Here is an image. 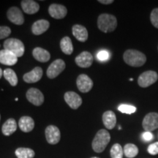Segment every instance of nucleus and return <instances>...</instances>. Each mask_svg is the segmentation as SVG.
<instances>
[{"label":"nucleus","mask_w":158,"mask_h":158,"mask_svg":"<svg viewBox=\"0 0 158 158\" xmlns=\"http://www.w3.org/2000/svg\"><path fill=\"white\" fill-rule=\"evenodd\" d=\"M102 122L108 130H112L116 124V116L112 110H107L102 114Z\"/></svg>","instance_id":"obj_21"},{"label":"nucleus","mask_w":158,"mask_h":158,"mask_svg":"<svg viewBox=\"0 0 158 158\" xmlns=\"http://www.w3.org/2000/svg\"><path fill=\"white\" fill-rule=\"evenodd\" d=\"M21 6L23 11L29 15L35 14L40 10L39 4L33 0H23L21 2Z\"/></svg>","instance_id":"obj_19"},{"label":"nucleus","mask_w":158,"mask_h":158,"mask_svg":"<svg viewBox=\"0 0 158 158\" xmlns=\"http://www.w3.org/2000/svg\"><path fill=\"white\" fill-rule=\"evenodd\" d=\"M110 157L111 158H123L124 151L119 143H115L110 149Z\"/></svg>","instance_id":"obj_28"},{"label":"nucleus","mask_w":158,"mask_h":158,"mask_svg":"<svg viewBox=\"0 0 158 158\" xmlns=\"http://www.w3.org/2000/svg\"><path fill=\"white\" fill-rule=\"evenodd\" d=\"M11 34V29L7 26H0V40L7 38Z\"/></svg>","instance_id":"obj_30"},{"label":"nucleus","mask_w":158,"mask_h":158,"mask_svg":"<svg viewBox=\"0 0 158 158\" xmlns=\"http://www.w3.org/2000/svg\"><path fill=\"white\" fill-rule=\"evenodd\" d=\"M150 21L155 28L158 29V8L154 9L150 15Z\"/></svg>","instance_id":"obj_31"},{"label":"nucleus","mask_w":158,"mask_h":158,"mask_svg":"<svg viewBox=\"0 0 158 158\" xmlns=\"http://www.w3.org/2000/svg\"><path fill=\"white\" fill-rule=\"evenodd\" d=\"M33 57L40 62H47L50 60L51 54L48 51L44 48L37 47L32 51Z\"/></svg>","instance_id":"obj_22"},{"label":"nucleus","mask_w":158,"mask_h":158,"mask_svg":"<svg viewBox=\"0 0 158 158\" xmlns=\"http://www.w3.org/2000/svg\"><path fill=\"white\" fill-rule=\"evenodd\" d=\"M118 110L123 114H131L136 111V108L133 106H130V105L122 104L118 107Z\"/></svg>","instance_id":"obj_29"},{"label":"nucleus","mask_w":158,"mask_h":158,"mask_svg":"<svg viewBox=\"0 0 158 158\" xmlns=\"http://www.w3.org/2000/svg\"><path fill=\"white\" fill-rule=\"evenodd\" d=\"M66 103L73 110H76L81 106L82 98L75 92H67L64 95Z\"/></svg>","instance_id":"obj_13"},{"label":"nucleus","mask_w":158,"mask_h":158,"mask_svg":"<svg viewBox=\"0 0 158 158\" xmlns=\"http://www.w3.org/2000/svg\"><path fill=\"white\" fill-rule=\"evenodd\" d=\"M18 62V57L10 51L0 50V63L7 66H13Z\"/></svg>","instance_id":"obj_16"},{"label":"nucleus","mask_w":158,"mask_h":158,"mask_svg":"<svg viewBox=\"0 0 158 158\" xmlns=\"http://www.w3.org/2000/svg\"><path fill=\"white\" fill-rule=\"evenodd\" d=\"M4 49L7 50L10 52L13 53L18 58L21 57L24 54L25 52V46L23 42L17 38L7 39L3 43Z\"/></svg>","instance_id":"obj_4"},{"label":"nucleus","mask_w":158,"mask_h":158,"mask_svg":"<svg viewBox=\"0 0 158 158\" xmlns=\"http://www.w3.org/2000/svg\"><path fill=\"white\" fill-rule=\"evenodd\" d=\"M76 85L81 92L87 93L93 87V81L87 75L81 74L77 78Z\"/></svg>","instance_id":"obj_10"},{"label":"nucleus","mask_w":158,"mask_h":158,"mask_svg":"<svg viewBox=\"0 0 158 158\" xmlns=\"http://www.w3.org/2000/svg\"><path fill=\"white\" fill-rule=\"evenodd\" d=\"M20 130L23 133H29L35 127V121L33 118L28 116H24L20 118L19 122Z\"/></svg>","instance_id":"obj_20"},{"label":"nucleus","mask_w":158,"mask_h":158,"mask_svg":"<svg viewBox=\"0 0 158 158\" xmlns=\"http://www.w3.org/2000/svg\"><path fill=\"white\" fill-rule=\"evenodd\" d=\"M123 59L126 64L134 68L143 66L147 61L145 54L134 49H128L124 53Z\"/></svg>","instance_id":"obj_1"},{"label":"nucleus","mask_w":158,"mask_h":158,"mask_svg":"<svg viewBox=\"0 0 158 158\" xmlns=\"http://www.w3.org/2000/svg\"><path fill=\"white\" fill-rule=\"evenodd\" d=\"M48 13L55 19H62L68 14V9L59 4H51L48 7Z\"/></svg>","instance_id":"obj_14"},{"label":"nucleus","mask_w":158,"mask_h":158,"mask_svg":"<svg viewBox=\"0 0 158 158\" xmlns=\"http://www.w3.org/2000/svg\"><path fill=\"white\" fill-rule=\"evenodd\" d=\"M43 75V70L40 67H36L31 70L30 72L27 73L23 75V79L26 83L28 84H33L39 81L42 78Z\"/></svg>","instance_id":"obj_15"},{"label":"nucleus","mask_w":158,"mask_h":158,"mask_svg":"<svg viewBox=\"0 0 158 158\" xmlns=\"http://www.w3.org/2000/svg\"><path fill=\"white\" fill-rule=\"evenodd\" d=\"M26 97L28 101L34 106H40L44 102V95L38 89L30 88L27 92Z\"/></svg>","instance_id":"obj_8"},{"label":"nucleus","mask_w":158,"mask_h":158,"mask_svg":"<svg viewBox=\"0 0 158 158\" xmlns=\"http://www.w3.org/2000/svg\"><path fill=\"white\" fill-rule=\"evenodd\" d=\"M0 47H1V45H0Z\"/></svg>","instance_id":"obj_39"},{"label":"nucleus","mask_w":158,"mask_h":158,"mask_svg":"<svg viewBox=\"0 0 158 158\" xmlns=\"http://www.w3.org/2000/svg\"><path fill=\"white\" fill-rule=\"evenodd\" d=\"M3 76V70H2V68H0V79H1L2 77Z\"/></svg>","instance_id":"obj_36"},{"label":"nucleus","mask_w":158,"mask_h":158,"mask_svg":"<svg viewBox=\"0 0 158 158\" xmlns=\"http://www.w3.org/2000/svg\"><path fill=\"white\" fill-rule=\"evenodd\" d=\"M110 58V54L108 53V51L106 50H102L99 51L97 54V59H98L100 62H106Z\"/></svg>","instance_id":"obj_32"},{"label":"nucleus","mask_w":158,"mask_h":158,"mask_svg":"<svg viewBox=\"0 0 158 158\" xmlns=\"http://www.w3.org/2000/svg\"><path fill=\"white\" fill-rule=\"evenodd\" d=\"M93 60V56L89 51H83L75 59L76 64L82 68H88L92 66Z\"/></svg>","instance_id":"obj_12"},{"label":"nucleus","mask_w":158,"mask_h":158,"mask_svg":"<svg viewBox=\"0 0 158 158\" xmlns=\"http://www.w3.org/2000/svg\"><path fill=\"white\" fill-rule=\"evenodd\" d=\"M124 155L128 158H133L138 154V149L135 144L127 143L123 149Z\"/></svg>","instance_id":"obj_27"},{"label":"nucleus","mask_w":158,"mask_h":158,"mask_svg":"<svg viewBox=\"0 0 158 158\" xmlns=\"http://www.w3.org/2000/svg\"><path fill=\"white\" fill-rule=\"evenodd\" d=\"M98 2L102 4V5H110L114 2V0H99Z\"/></svg>","instance_id":"obj_35"},{"label":"nucleus","mask_w":158,"mask_h":158,"mask_svg":"<svg viewBox=\"0 0 158 158\" xmlns=\"http://www.w3.org/2000/svg\"><path fill=\"white\" fill-rule=\"evenodd\" d=\"M91 158H99L98 157H91Z\"/></svg>","instance_id":"obj_37"},{"label":"nucleus","mask_w":158,"mask_h":158,"mask_svg":"<svg viewBox=\"0 0 158 158\" xmlns=\"http://www.w3.org/2000/svg\"><path fill=\"white\" fill-rule=\"evenodd\" d=\"M45 138L46 141L48 143L51 145H55L58 143L61 138L60 130L55 125H49L46 127L45 131Z\"/></svg>","instance_id":"obj_11"},{"label":"nucleus","mask_w":158,"mask_h":158,"mask_svg":"<svg viewBox=\"0 0 158 158\" xmlns=\"http://www.w3.org/2000/svg\"><path fill=\"white\" fill-rule=\"evenodd\" d=\"M110 141V135L106 130H100L92 141V149L97 153H101L106 149Z\"/></svg>","instance_id":"obj_3"},{"label":"nucleus","mask_w":158,"mask_h":158,"mask_svg":"<svg viewBox=\"0 0 158 158\" xmlns=\"http://www.w3.org/2000/svg\"><path fill=\"white\" fill-rule=\"evenodd\" d=\"M158 79V75L155 71L148 70L140 75L138 79V84L142 88H147L155 84Z\"/></svg>","instance_id":"obj_5"},{"label":"nucleus","mask_w":158,"mask_h":158,"mask_svg":"<svg viewBox=\"0 0 158 158\" xmlns=\"http://www.w3.org/2000/svg\"><path fill=\"white\" fill-rule=\"evenodd\" d=\"M17 130V123L13 118H10L3 124L2 127V132L3 135L10 136L13 134Z\"/></svg>","instance_id":"obj_23"},{"label":"nucleus","mask_w":158,"mask_h":158,"mask_svg":"<svg viewBox=\"0 0 158 158\" xmlns=\"http://www.w3.org/2000/svg\"><path fill=\"white\" fill-rule=\"evenodd\" d=\"M66 68V64L62 59H59L53 62L47 70L46 75L48 78L54 79L56 78L59 74L62 73Z\"/></svg>","instance_id":"obj_6"},{"label":"nucleus","mask_w":158,"mask_h":158,"mask_svg":"<svg viewBox=\"0 0 158 158\" xmlns=\"http://www.w3.org/2000/svg\"><path fill=\"white\" fill-rule=\"evenodd\" d=\"M142 126L147 132H152L158 128V113H149L143 118Z\"/></svg>","instance_id":"obj_7"},{"label":"nucleus","mask_w":158,"mask_h":158,"mask_svg":"<svg viewBox=\"0 0 158 158\" xmlns=\"http://www.w3.org/2000/svg\"><path fill=\"white\" fill-rule=\"evenodd\" d=\"M117 27V19L114 15L102 13L98 19V27L102 32H112Z\"/></svg>","instance_id":"obj_2"},{"label":"nucleus","mask_w":158,"mask_h":158,"mask_svg":"<svg viewBox=\"0 0 158 158\" xmlns=\"http://www.w3.org/2000/svg\"><path fill=\"white\" fill-rule=\"evenodd\" d=\"M15 154L18 158H33L35 155L34 150L25 147L18 148Z\"/></svg>","instance_id":"obj_26"},{"label":"nucleus","mask_w":158,"mask_h":158,"mask_svg":"<svg viewBox=\"0 0 158 158\" xmlns=\"http://www.w3.org/2000/svg\"><path fill=\"white\" fill-rule=\"evenodd\" d=\"M72 32L73 36L80 42L84 43L88 40V31L84 26L80 24L73 25L72 27Z\"/></svg>","instance_id":"obj_17"},{"label":"nucleus","mask_w":158,"mask_h":158,"mask_svg":"<svg viewBox=\"0 0 158 158\" xmlns=\"http://www.w3.org/2000/svg\"><path fill=\"white\" fill-rule=\"evenodd\" d=\"M148 152L152 155H156L158 154V142L150 144L148 147Z\"/></svg>","instance_id":"obj_33"},{"label":"nucleus","mask_w":158,"mask_h":158,"mask_svg":"<svg viewBox=\"0 0 158 158\" xmlns=\"http://www.w3.org/2000/svg\"><path fill=\"white\" fill-rule=\"evenodd\" d=\"M49 27L50 23L47 20H37L31 26V31L35 35H40L48 30Z\"/></svg>","instance_id":"obj_18"},{"label":"nucleus","mask_w":158,"mask_h":158,"mask_svg":"<svg viewBox=\"0 0 158 158\" xmlns=\"http://www.w3.org/2000/svg\"><path fill=\"white\" fill-rule=\"evenodd\" d=\"M141 138L144 141L149 142V141H151L152 140H153L154 136H153V134L151 132L145 131L143 133H142Z\"/></svg>","instance_id":"obj_34"},{"label":"nucleus","mask_w":158,"mask_h":158,"mask_svg":"<svg viewBox=\"0 0 158 158\" xmlns=\"http://www.w3.org/2000/svg\"><path fill=\"white\" fill-rule=\"evenodd\" d=\"M60 48L64 54L67 55L72 54L73 52V45L70 37L66 36L62 38L60 41Z\"/></svg>","instance_id":"obj_24"},{"label":"nucleus","mask_w":158,"mask_h":158,"mask_svg":"<svg viewBox=\"0 0 158 158\" xmlns=\"http://www.w3.org/2000/svg\"><path fill=\"white\" fill-rule=\"evenodd\" d=\"M7 18L11 23L21 26L24 23V16L22 12L17 7H11L7 11Z\"/></svg>","instance_id":"obj_9"},{"label":"nucleus","mask_w":158,"mask_h":158,"mask_svg":"<svg viewBox=\"0 0 158 158\" xmlns=\"http://www.w3.org/2000/svg\"><path fill=\"white\" fill-rule=\"evenodd\" d=\"M0 121H1V114H0Z\"/></svg>","instance_id":"obj_38"},{"label":"nucleus","mask_w":158,"mask_h":158,"mask_svg":"<svg viewBox=\"0 0 158 158\" xmlns=\"http://www.w3.org/2000/svg\"><path fill=\"white\" fill-rule=\"evenodd\" d=\"M3 76L12 86H17L19 80H18L17 75L15 73L14 70H12L10 68L5 69V70L3 71Z\"/></svg>","instance_id":"obj_25"}]
</instances>
